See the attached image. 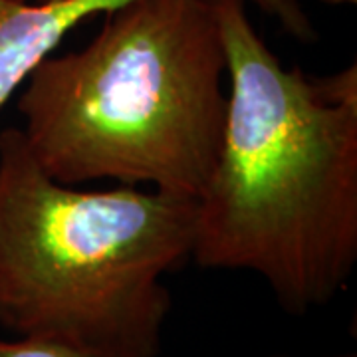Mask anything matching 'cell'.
Segmentation results:
<instances>
[{"label": "cell", "instance_id": "obj_1", "mask_svg": "<svg viewBox=\"0 0 357 357\" xmlns=\"http://www.w3.org/2000/svg\"><path fill=\"white\" fill-rule=\"evenodd\" d=\"M217 13L229 109L191 258L252 272L304 316L344 292L357 264V66L307 76L268 48L244 0H217Z\"/></svg>", "mask_w": 357, "mask_h": 357}, {"label": "cell", "instance_id": "obj_2", "mask_svg": "<svg viewBox=\"0 0 357 357\" xmlns=\"http://www.w3.org/2000/svg\"><path fill=\"white\" fill-rule=\"evenodd\" d=\"M22 86L20 131L58 183L112 178L199 199L229 109L217 0H133Z\"/></svg>", "mask_w": 357, "mask_h": 357}, {"label": "cell", "instance_id": "obj_3", "mask_svg": "<svg viewBox=\"0 0 357 357\" xmlns=\"http://www.w3.org/2000/svg\"><path fill=\"white\" fill-rule=\"evenodd\" d=\"M197 199L52 178L20 128L0 131V326L20 337L157 357L171 296L191 258Z\"/></svg>", "mask_w": 357, "mask_h": 357}, {"label": "cell", "instance_id": "obj_4", "mask_svg": "<svg viewBox=\"0 0 357 357\" xmlns=\"http://www.w3.org/2000/svg\"><path fill=\"white\" fill-rule=\"evenodd\" d=\"M133 0H0V105L24 84L28 74L56 52L60 42L86 20L114 13ZM274 18L298 42H316L300 0H244Z\"/></svg>", "mask_w": 357, "mask_h": 357}, {"label": "cell", "instance_id": "obj_5", "mask_svg": "<svg viewBox=\"0 0 357 357\" xmlns=\"http://www.w3.org/2000/svg\"><path fill=\"white\" fill-rule=\"evenodd\" d=\"M0 357H151L115 347L77 345L42 337H16L10 342L0 340Z\"/></svg>", "mask_w": 357, "mask_h": 357}, {"label": "cell", "instance_id": "obj_6", "mask_svg": "<svg viewBox=\"0 0 357 357\" xmlns=\"http://www.w3.org/2000/svg\"><path fill=\"white\" fill-rule=\"evenodd\" d=\"M266 357H357L351 351H344V354H326V356H292V354H274V356Z\"/></svg>", "mask_w": 357, "mask_h": 357}, {"label": "cell", "instance_id": "obj_7", "mask_svg": "<svg viewBox=\"0 0 357 357\" xmlns=\"http://www.w3.org/2000/svg\"><path fill=\"white\" fill-rule=\"evenodd\" d=\"M328 6H351V4H357V0H319Z\"/></svg>", "mask_w": 357, "mask_h": 357}, {"label": "cell", "instance_id": "obj_8", "mask_svg": "<svg viewBox=\"0 0 357 357\" xmlns=\"http://www.w3.org/2000/svg\"><path fill=\"white\" fill-rule=\"evenodd\" d=\"M30 2H44V0H30Z\"/></svg>", "mask_w": 357, "mask_h": 357}]
</instances>
